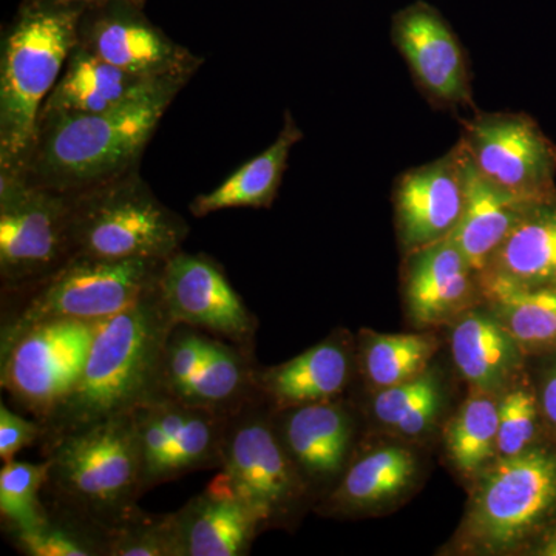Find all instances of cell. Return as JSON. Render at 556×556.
I'll return each instance as SVG.
<instances>
[{"instance_id":"obj_10","label":"cell","mask_w":556,"mask_h":556,"mask_svg":"<svg viewBox=\"0 0 556 556\" xmlns=\"http://www.w3.org/2000/svg\"><path fill=\"white\" fill-rule=\"evenodd\" d=\"M98 324L46 321L0 346V386L17 412L42 426L78 382Z\"/></svg>"},{"instance_id":"obj_33","label":"cell","mask_w":556,"mask_h":556,"mask_svg":"<svg viewBox=\"0 0 556 556\" xmlns=\"http://www.w3.org/2000/svg\"><path fill=\"white\" fill-rule=\"evenodd\" d=\"M215 336L200 329L177 325L167 340L161 369L160 397L179 401L197 372L211 356Z\"/></svg>"},{"instance_id":"obj_26","label":"cell","mask_w":556,"mask_h":556,"mask_svg":"<svg viewBox=\"0 0 556 556\" xmlns=\"http://www.w3.org/2000/svg\"><path fill=\"white\" fill-rule=\"evenodd\" d=\"M503 327L525 348L556 345V285L521 287L500 278L479 276Z\"/></svg>"},{"instance_id":"obj_17","label":"cell","mask_w":556,"mask_h":556,"mask_svg":"<svg viewBox=\"0 0 556 556\" xmlns=\"http://www.w3.org/2000/svg\"><path fill=\"white\" fill-rule=\"evenodd\" d=\"M404 291L413 320L437 325L463 313L481 281L460 249L444 239L405 255Z\"/></svg>"},{"instance_id":"obj_11","label":"cell","mask_w":556,"mask_h":556,"mask_svg":"<svg viewBox=\"0 0 556 556\" xmlns=\"http://www.w3.org/2000/svg\"><path fill=\"white\" fill-rule=\"evenodd\" d=\"M460 126V146L482 178L521 200L556 199V142L532 116L475 110Z\"/></svg>"},{"instance_id":"obj_38","label":"cell","mask_w":556,"mask_h":556,"mask_svg":"<svg viewBox=\"0 0 556 556\" xmlns=\"http://www.w3.org/2000/svg\"><path fill=\"white\" fill-rule=\"evenodd\" d=\"M543 408L547 419L556 426V369L548 378L546 387H544Z\"/></svg>"},{"instance_id":"obj_8","label":"cell","mask_w":556,"mask_h":556,"mask_svg":"<svg viewBox=\"0 0 556 556\" xmlns=\"http://www.w3.org/2000/svg\"><path fill=\"white\" fill-rule=\"evenodd\" d=\"M75 257L70 195L0 172V281L16 294L53 276Z\"/></svg>"},{"instance_id":"obj_3","label":"cell","mask_w":556,"mask_h":556,"mask_svg":"<svg viewBox=\"0 0 556 556\" xmlns=\"http://www.w3.org/2000/svg\"><path fill=\"white\" fill-rule=\"evenodd\" d=\"M49 460L42 501L51 518L109 538L139 510L144 495L134 415L110 417L39 445Z\"/></svg>"},{"instance_id":"obj_18","label":"cell","mask_w":556,"mask_h":556,"mask_svg":"<svg viewBox=\"0 0 556 556\" xmlns=\"http://www.w3.org/2000/svg\"><path fill=\"white\" fill-rule=\"evenodd\" d=\"M172 518L177 556H244L265 530L254 511L206 489Z\"/></svg>"},{"instance_id":"obj_23","label":"cell","mask_w":556,"mask_h":556,"mask_svg":"<svg viewBox=\"0 0 556 556\" xmlns=\"http://www.w3.org/2000/svg\"><path fill=\"white\" fill-rule=\"evenodd\" d=\"M479 276L521 287L556 285V199L530 208Z\"/></svg>"},{"instance_id":"obj_39","label":"cell","mask_w":556,"mask_h":556,"mask_svg":"<svg viewBox=\"0 0 556 556\" xmlns=\"http://www.w3.org/2000/svg\"><path fill=\"white\" fill-rule=\"evenodd\" d=\"M38 2H53L62 3V5L90 7L94 5V3L105 2V0H38ZM131 2H137L141 3V5H146V0H131Z\"/></svg>"},{"instance_id":"obj_2","label":"cell","mask_w":556,"mask_h":556,"mask_svg":"<svg viewBox=\"0 0 556 556\" xmlns=\"http://www.w3.org/2000/svg\"><path fill=\"white\" fill-rule=\"evenodd\" d=\"M175 327L160 283L130 308L101 320L78 382L42 422L40 444L130 415L160 397L164 351Z\"/></svg>"},{"instance_id":"obj_7","label":"cell","mask_w":556,"mask_h":556,"mask_svg":"<svg viewBox=\"0 0 556 556\" xmlns=\"http://www.w3.org/2000/svg\"><path fill=\"white\" fill-rule=\"evenodd\" d=\"M254 511L263 526H278L294 514L306 490L274 426V408L257 394L230 413L222 466L206 486Z\"/></svg>"},{"instance_id":"obj_40","label":"cell","mask_w":556,"mask_h":556,"mask_svg":"<svg viewBox=\"0 0 556 556\" xmlns=\"http://www.w3.org/2000/svg\"><path fill=\"white\" fill-rule=\"evenodd\" d=\"M540 554L544 556H556V530L554 535L548 538L547 543L544 544V547L541 548Z\"/></svg>"},{"instance_id":"obj_21","label":"cell","mask_w":556,"mask_h":556,"mask_svg":"<svg viewBox=\"0 0 556 556\" xmlns=\"http://www.w3.org/2000/svg\"><path fill=\"white\" fill-rule=\"evenodd\" d=\"M536 204L496 188L468 161L466 206L448 239L460 249L471 268L481 274L508 233Z\"/></svg>"},{"instance_id":"obj_31","label":"cell","mask_w":556,"mask_h":556,"mask_svg":"<svg viewBox=\"0 0 556 556\" xmlns=\"http://www.w3.org/2000/svg\"><path fill=\"white\" fill-rule=\"evenodd\" d=\"M442 405V391L433 372L382 388L372 399V413L383 426L404 437H419L437 420Z\"/></svg>"},{"instance_id":"obj_24","label":"cell","mask_w":556,"mask_h":556,"mask_svg":"<svg viewBox=\"0 0 556 556\" xmlns=\"http://www.w3.org/2000/svg\"><path fill=\"white\" fill-rule=\"evenodd\" d=\"M450 340L457 369L477 390L490 393L503 387L521 362V345L495 314L468 311Z\"/></svg>"},{"instance_id":"obj_27","label":"cell","mask_w":556,"mask_h":556,"mask_svg":"<svg viewBox=\"0 0 556 556\" xmlns=\"http://www.w3.org/2000/svg\"><path fill=\"white\" fill-rule=\"evenodd\" d=\"M416 459L407 448L375 450L348 466L339 485L329 493L338 510H361L401 495L415 478Z\"/></svg>"},{"instance_id":"obj_34","label":"cell","mask_w":556,"mask_h":556,"mask_svg":"<svg viewBox=\"0 0 556 556\" xmlns=\"http://www.w3.org/2000/svg\"><path fill=\"white\" fill-rule=\"evenodd\" d=\"M108 556H177L172 514L141 508L109 538Z\"/></svg>"},{"instance_id":"obj_36","label":"cell","mask_w":556,"mask_h":556,"mask_svg":"<svg viewBox=\"0 0 556 556\" xmlns=\"http://www.w3.org/2000/svg\"><path fill=\"white\" fill-rule=\"evenodd\" d=\"M497 456L510 457L526 452L536 428V401L527 388H517L497 405Z\"/></svg>"},{"instance_id":"obj_9","label":"cell","mask_w":556,"mask_h":556,"mask_svg":"<svg viewBox=\"0 0 556 556\" xmlns=\"http://www.w3.org/2000/svg\"><path fill=\"white\" fill-rule=\"evenodd\" d=\"M466 521L467 543L489 554L521 544L556 507V455L526 450L482 471Z\"/></svg>"},{"instance_id":"obj_30","label":"cell","mask_w":556,"mask_h":556,"mask_svg":"<svg viewBox=\"0 0 556 556\" xmlns=\"http://www.w3.org/2000/svg\"><path fill=\"white\" fill-rule=\"evenodd\" d=\"M189 412L190 405L174 399L156 397L131 413L141 452L146 492L166 484L172 445Z\"/></svg>"},{"instance_id":"obj_19","label":"cell","mask_w":556,"mask_h":556,"mask_svg":"<svg viewBox=\"0 0 556 556\" xmlns=\"http://www.w3.org/2000/svg\"><path fill=\"white\" fill-rule=\"evenodd\" d=\"M351 354L345 340L331 338L300 356L257 369V390L274 409L332 401L345 390Z\"/></svg>"},{"instance_id":"obj_28","label":"cell","mask_w":556,"mask_h":556,"mask_svg":"<svg viewBox=\"0 0 556 556\" xmlns=\"http://www.w3.org/2000/svg\"><path fill=\"white\" fill-rule=\"evenodd\" d=\"M489 391L478 390L464 402L447 430L450 459L467 477L482 473L497 455V412Z\"/></svg>"},{"instance_id":"obj_22","label":"cell","mask_w":556,"mask_h":556,"mask_svg":"<svg viewBox=\"0 0 556 556\" xmlns=\"http://www.w3.org/2000/svg\"><path fill=\"white\" fill-rule=\"evenodd\" d=\"M156 80L130 75L76 43L40 113L104 112L148 90Z\"/></svg>"},{"instance_id":"obj_20","label":"cell","mask_w":556,"mask_h":556,"mask_svg":"<svg viewBox=\"0 0 556 556\" xmlns=\"http://www.w3.org/2000/svg\"><path fill=\"white\" fill-rule=\"evenodd\" d=\"M303 137L305 135L300 130L298 121L287 110L276 141L230 174L217 188L195 197L189 204L190 214L203 218L226 208L273 206L287 172L291 150Z\"/></svg>"},{"instance_id":"obj_13","label":"cell","mask_w":556,"mask_h":556,"mask_svg":"<svg viewBox=\"0 0 556 556\" xmlns=\"http://www.w3.org/2000/svg\"><path fill=\"white\" fill-rule=\"evenodd\" d=\"M390 38L431 108L477 110L467 50L437 7L427 0L402 7L391 17Z\"/></svg>"},{"instance_id":"obj_12","label":"cell","mask_w":556,"mask_h":556,"mask_svg":"<svg viewBox=\"0 0 556 556\" xmlns=\"http://www.w3.org/2000/svg\"><path fill=\"white\" fill-rule=\"evenodd\" d=\"M144 7L131 0L86 7L79 17L78 46L139 78H193L203 58L153 24Z\"/></svg>"},{"instance_id":"obj_35","label":"cell","mask_w":556,"mask_h":556,"mask_svg":"<svg viewBox=\"0 0 556 556\" xmlns=\"http://www.w3.org/2000/svg\"><path fill=\"white\" fill-rule=\"evenodd\" d=\"M17 552L28 556H108V547L100 538L89 535L76 527L49 521L38 529L7 536Z\"/></svg>"},{"instance_id":"obj_1","label":"cell","mask_w":556,"mask_h":556,"mask_svg":"<svg viewBox=\"0 0 556 556\" xmlns=\"http://www.w3.org/2000/svg\"><path fill=\"white\" fill-rule=\"evenodd\" d=\"M190 79L156 80L104 112L40 113L30 153L16 174L39 188L75 195L141 167L150 139Z\"/></svg>"},{"instance_id":"obj_37","label":"cell","mask_w":556,"mask_h":556,"mask_svg":"<svg viewBox=\"0 0 556 556\" xmlns=\"http://www.w3.org/2000/svg\"><path fill=\"white\" fill-rule=\"evenodd\" d=\"M42 433L39 420L20 415L5 402L0 404V459L3 464L14 460L22 450L40 444Z\"/></svg>"},{"instance_id":"obj_4","label":"cell","mask_w":556,"mask_h":556,"mask_svg":"<svg viewBox=\"0 0 556 556\" xmlns=\"http://www.w3.org/2000/svg\"><path fill=\"white\" fill-rule=\"evenodd\" d=\"M86 7L21 0L0 47V170L20 172L35 141L43 102L78 43Z\"/></svg>"},{"instance_id":"obj_16","label":"cell","mask_w":556,"mask_h":556,"mask_svg":"<svg viewBox=\"0 0 556 556\" xmlns=\"http://www.w3.org/2000/svg\"><path fill=\"white\" fill-rule=\"evenodd\" d=\"M278 438L306 490L342 479L353 442V420L339 402L274 409Z\"/></svg>"},{"instance_id":"obj_29","label":"cell","mask_w":556,"mask_h":556,"mask_svg":"<svg viewBox=\"0 0 556 556\" xmlns=\"http://www.w3.org/2000/svg\"><path fill=\"white\" fill-rule=\"evenodd\" d=\"M434 351L437 339L428 334H369L362 342V368L382 390L422 375Z\"/></svg>"},{"instance_id":"obj_6","label":"cell","mask_w":556,"mask_h":556,"mask_svg":"<svg viewBox=\"0 0 556 556\" xmlns=\"http://www.w3.org/2000/svg\"><path fill=\"white\" fill-rule=\"evenodd\" d=\"M75 257L167 260L182 249L188 222L167 207L139 167L70 195Z\"/></svg>"},{"instance_id":"obj_32","label":"cell","mask_w":556,"mask_h":556,"mask_svg":"<svg viewBox=\"0 0 556 556\" xmlns=\"http://www.w3.org/2000/svg\"><path fill=\"white\" fill-rule=\"evenodd\" d=\"M49 460L21 463L11 460L0 470V518L5 535L38 529L49 521L42 501Z\"/></svg>"},{"instance_id":"obj_5","label":"cell","mask_w":556,"mask_h":556,"mask_svg":"<svg viewBox=\"0 0 556 556\" xmlns=\"http://www.w3.org/2000/svg\"><path fill=\"white\" fill-rule=\"evenodd\" d=\"M164 262L73 257L35 287L2 295L0 346L46 321H101L123 313L159 287Z\"/></svg>"},{"instance_id":"obj_25","label":"cell","mask_w":556,"mask_h":556,"mask_svg":"<svg viewBox=\"0 0 556 556\" xmlns=\"http://www.w3.org/2000/svg\"><path fill=\"white\" fill-rule=\"evenodd\" d=\"M255 378L254 351L214 338L211 356L178 402L230 415L257 396Z\"/></svg>"},{"instance_id":"obj_15","label":"cell","mask_w":556,"mask_h":556,"mask_svg":"<svg viewBox=\"0 0 556 556\" xmlns=\"http://www.w3.org/2000/svg\"><path fill=\"white\" fill-rule=\"evenodd\" d=\"M467 179L468 160L459 141L441 159L399 175L393 204L405 255L452 236L466 206Z\"/></svg>"},{"instance_id":"obj_14","label":"cell","mask_w":556,"mask_h":556,"mask_svg":"<svg viewBox=\"0 0 556 556\" xmlns=\"http://www.w3.org/2000/svg\"><path fill=\"white\" fill-rule=\"evenodd\" d=\"M160 291L177 325L254 351L257 318L214 258L179 249L164 262Z\"/></svg>"}]
</instances>
